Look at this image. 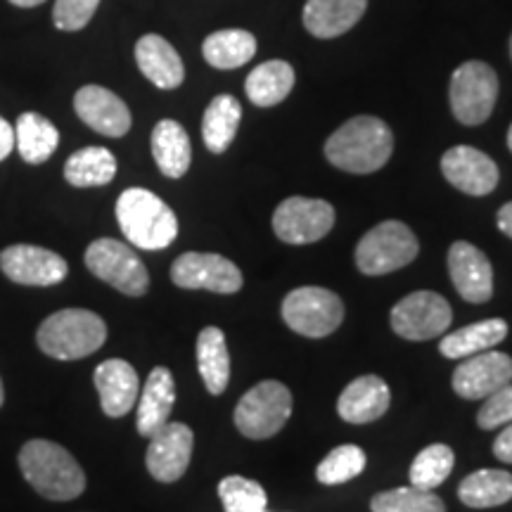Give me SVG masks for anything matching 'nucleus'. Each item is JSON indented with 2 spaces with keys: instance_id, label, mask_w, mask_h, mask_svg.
Instances as JSON below:
<instances>
[{
  "instance_id": "1",
  "label": "nucleus",
  "mask_w": 512,
  "mask_h": 512,
  "mask_svg": "<svg viewBox=\"0 0 512 512\" xmlns=\"http://www.w3.org/2000/svg\"><path fill=\"white\" fill-rule=\"evenodd\" d=\"M394 152L392 128L382 119L361 114L342 124L325 143V157L347 174H375Z\"/></svg>"
},
{
  "instance_id": "2",
  "label": "nucleus",
  "mask_w": 512,
  "mask_h": 512,
  "mask_svg": "<svg viewBox=\"0 0 512 512\" xmlns=\"http://www.w3.org/2000/svg\"><path fill=\"white\" fill-rule=\"evenodd\" d=\"M19 470L31 489L48 501H74L86 491V472L67 448L31 439L19 451Z\"/></svg>"
},
{
  "instance_id": "3",
  "label": "nucleus",
  "mask_w": 512,
  "mask_h": 512,
  "mask_svg": "<svg viewBox=\"0 0 512 512\" xmlns=\"http://www.w3.org/2000/svg\"><path fill=\"white\" fill-rule=\"evenodd\" d=\"M117 221L126 240L147 252L166 249L178 238L174 209L145 188H128L121 192L117 200Z\"/></svg>"
},
{
  "instance_id": "4",
  "label": "nucleus",
  "mask_w": 512,
  "mask_h": 512,
  "mask_svg": "<svg viewBox=\"0 0 512 512\" xmlns=\"http://www.w3.org/2000/svg\"><path fill=\"white\" fill-rule=\"evenodd\" d=\"M107 339V325L88 309H62L48 316L36 332L38 349L57 361H79L98 351Z\"/></svg>"
},
{
  "instance_id": "5",
  "label": "nucleus",
  "mask_w": 512,
  "mask_h": 512,
  "mask_svg": "<svg viewBox=\"0 0 512 512\" xmlns=\"http://www.w3.org/2000/svg\"><path fill=\"white\" fill-rule=\"evenodd\" d=\"M420 242L406 223L382 221L363 235L356 247V266L366 275H387L413 264Z\"/></svg>"
},
{
  "instance_id": "6",
  "label": "nucleus",
  "mask_w": 512,
  "mask_h": 512,
  "mask_svg": "<svg viewBox=\"0 0 512 512\" xmlns=\"http://www.w3.org/2000/svg\"><path fill=\"white\" fill-rule=\"evenodd\" d=\"M292 415V392L278 380L254 384L238 401L235 408V427L247 439H271L285 427Z\"/></svg>"
},
{
  "instance_id": "7",
  "label": "nucleus",
  "mask_w": 512,
  "mask_h": 512,
  "mask_svg": "<svg viewBox=\"0 0 512 512\" xmlns=\"http://www.w3.org/2000/svg\"><path fill=\"white\" fill-rule=\"evenodd\" d=\"M453 117L465 126H479L494 112L498 100V76L486 62L470 60L453 72L448 88Z\"/></svg>"
},
{
  "instance_id": "8",
  "label": "nucleus",
  "mask_w": 512,
  "mask_h": 512,
  "mask_svg": "<svg viewBox=\"0 0 512 512\" xmlns=\"http://www.w3.org/2000/svg\"><path fill=\"white\" fill-rule=\"evenodd\" d=\"M86 266L95 278L112 285L126 297H143L150 287V275L133 247L114 238H100L86 249Z\"/></svg>"
},
{
  "instance_id": "9",
  "label": "nucleus",
  "mask_w": 512,
  "mask_h": 512,
  "mask_svg": "<svg viewBox=\"0 0 512 512\" xmlns=\"http://www.w3.org/2000/svg\"><path fill=\"white\" fill-rule=\"evenodd\" d=\"M283 320L297 335L320 339L335 332L344 320V304L325 287H297L285 297Z\"/></svg>"
},
{
  "instance_id": "10",
  "label": "nucleus",
  "mask_w": 512,
  "mask_h": 512,
  "mask_svg": "<svg viewBox=\"0 0 512 512\" xmlns=\"http://www.w3.org/2000/svg\"><path fill=\"white\" fill-rule=\"evenodd\" d=\"M335 226V207L313 197H287L273 214V230L287 245H311Z\"/></svg>"
},
{
  "instance_id": "11",
  "label": "nucleus",
  "mask_w": 512,
  "mask_h": 512,
  "mask_svg": "<svg viewBox=\"0 0 512 512\" xmlns=\"http://www.w3.org/2000/svg\"><path fill=\"white\" fill-rule=\"evenodd\" d=\"M392 330L411 342L439 337L453 320L451 304L437 292H413L392 309Z\"/></svg>"
},
{
  "instance_id": "12",
  "label": "nucleus",
  "mask_w": 512,
  "mask_h": 512,
  "mask_svg": "<svg viewBox=\"0 0 512 512\" xmlns=\"http://www.w3.org/2000/svg\"><path fill=\"white\" fill-rule=\"evenodd\" d=\"M171 280L181 290L235 294L242 290V273L233 261L211 252H185L171 266Z\"/></svg>"
},
{
  "instance_id": "13",
  "label": "nucleus",
  "mask_w": 512,
  "mask_h": 512,
  "mask_svg": "<svg viewBox=\"0 0 512 512\" xmlns=\"http://www.w3.org/2000/svg\"><path fill=\"white\" fill-rule=\"evenodd\" d=\"M0 271L17 285L53 287L67 278L69 266L60 254L46 247L10 245L0 252Z\"/></svg>"
},
{
  "instance_id": "14",
  "label": "nucleus",
  "mask_w": 512,
  "mask_h": 512,
  "mask_svg": "<svg viewBox=\"0 0 512 512\" xmlns=\"http://www.w3.org/2000/svg\"><path fill=\"white\" fill-rule=\"evenodd\" d=\"M195 446V434L183 422H166L162 430L150 437V446L145 453L147 472L157 482H178L188 470Z\"/></svg>"
},
{
  "instance_id": "15",
  "label": "nucleus",
  "mask_w": 512,
  "mask_h": 512,
  "mask_svg": "<svg viewBox=\"0 0 512 512\" xmlns=\"http://www.w3.org/2000/svg\"><path fill=\"white\" fill-rule=\"evenodd\" d=\"M508 382H512V358L503 351L489 349L463 358L453 373V392L460 399L484 401Z\"/></svg>"
},
{
  "instance_id": "16",
  "label": "nucleus",
  "mask_w": 512,
  "mask_h": 512,
  "mask_svg": "<svg viewBox=\"0 0 512 512\" xmlns=\"http://www.w3.org/2000/svg\"><path fill=\"white\" fill-rule=\"evenodd\" d=\"M441 174L453 188L472 197H484L494 192L498 178H501L494 159L470 145H456L446 150L441 157Z\"/></svg>"
},
{
  "instance_id": "17",
  "label": "nucleus",
  "mask_w": 512,
  "mask_h": 512,
  "mask_svg": "<svg viewBox=\"0 0 512 512\" xmlns=\"http://www.w3.org/2000/svg\"><path fill=\"white\" fill-rule=\"evenodd\" d=\"M448 275L460 297L470 304H484L494 297V268L482 249L458 240L448 249Z\"/></svg>"
},
{
  "instance_id": "18",
  "label": "nucleus",
  "mask_w": 512,
  "mask_h": 512,
  "mask_svg": "<svg viewBox=\"0 0 512 512\" xmlns=\"http://www.w3.org/2000/svg\"><path fill=\"white\" fill-rule=\"evenodd\" d=\"M74 110L86 126L107 138L126 136L131 128V110L117 93L102 86H83L74 95Z\"/></svg>"
},
{
  "instance_id": "19",
  "label": "nucleus",
  "mask_w": 512,
  "mask_h": 512,
  "mask_svg": "<svg viewBox=\"0 0 512 512\" xmlns=\"http://www.w3.org/2000/svg\"><path fill=\"white\" fill-rule=\"evenodd\" d=\"M95 389L100 394V406L110 418H124L133 411L140 396V380L136 368L121 358L102 361L93 373Z\"/></svg>"
},
{
  "instance_id": "20",
  "label": "nucleus",
  "mask_w": 512,
  "mask_h": 512,
  "mask_svg": "<svg viewBox=\"0 0 512 512\" xmlns=\"http://www.w3.org/2000/svg\"><path fill=\"white\" fill-rule=\"evenodd\" d=\"M389 403H392V394H389L387 382L377 375H361L351 380L339 394L337 413L351 425H368L389 411Z\"/></svg>"
},
{
  "instance_id": "21",
  "label": "nucleus",
  "mask_w": 512,
  "mask_h": 512,
  "mask_svg": "<svg viewBox=\"0 0 512 512\" xmlns=\"http://www.w3.org/2000/svg\"><path fill=\"white\" fill-rule=\"evenodd\" d=\"M138 69L152 86L162 91H176L185 79V67L176 48L159 34H145L136 43Z\"/></svg>"
},
{
  "instance_id": "22",
  "label": "nucleus",
  "mask_w": 512,
  "mask_h": 512,
  "mask_svg": "<svg viewBox=\"0 0 512 512\" xmlns=\"http://www.w3.org/2000/svg\"><path fill=\"white\" fill-rule=\"evenodd\" d=\"M176 403V382L169 368L157 366L152 370L147 382L143 384V392L138 399V418L136 427L140 437L150 439L152 434L162 430L169 422L171 411Z\"/></svg>"
},
{
  "instance_id": "23",
  "label": "nucleus",
  "mask_w": 512,
  "mask_h": 512,
  "mask_svg": "<svg viewBox=\"0 0 512 512\" xmlns=\"http://www.w3.org/2000/svg\"><path fill=\"white\" fill-rule=\"evenodd\" d=\"M368 0H306L304 27L316 38H337L366 15Z\"/></svg>"
},
{
  "instance_id": "24",
  "label": "nucleus",
  "mask_w": 512,
  "mask_h": 512,
  "mask_svg": "<svg viewBox=\"0 0 512 512\" xmlns=\"http://www.w3.org/2000/svg\"><path fill=\"white\" fill-rule=\"evenodd\" d=\"M152 157L166 178H183L192 162L188 131L174 119H162L152 131Z\"/></svg>"
},
{
  "instance_id": "25",
  "label": "nucleus",
  "mask_w": 512,
  "mask_h": 512,
  "mask_svg": "<svg viewBox=\"0 0 512 512\" xmlns=\"http://www.w3.org/2000/svg\"><path fill=\"white\" fill-rule=\"evenodd\" d=\"M505 337H508V323L505 320H479V323H472L467 328H460L451 332V335H446L441 339L439 351L441 356L460 361V358L482 354V351H489L491 347H498Z\"/></svg>"
},
{
  "instance_id": "26",
  "label": "nucleus",
  "mask_w": 512,
  "mask_h": 512,
  "mask_svg": "<svg viewBox=\"0 0 512 512\" xmlns=\"http://www.w3.org/2000/svg\"><path fill=\"white\" fill-rule=\"evenodd\" d=\"M60 145V131L38 112H24L15 126V147L27 164H43Z\"/></svg>"
},
{
  "instance_id": "27",
  "label": "nucleus",
  "mask_w": 512,
  "mask_h": 512,
  "mask_svg": "<svg viewBox=\"0 0 512 512\" xmlns=\"http://www.w3.org/2000/svg\"><path fill=\"white\" fill-rule=\"evenodd\" d=\"M197 368L209 394L219 396L226 392L230 382V354L226 335L221 328H204L197 337Z\"/></svg>"
},
{
  "instance_id": "28",
  "label": "nucleus",
  "mask_w": 512,
  "mask_h": 512,
  "mask_svg": "<svg viewBox=\"0 0 512 512\" xmlns=\"http://www.w3.org/2000/svg\"><path fill=\"white\" fill-rule=\"evenodd\" d=\"M294 88V69L285 60H268L252 69L247 76L245 91L247 98L256 107H275L280 105Z\"/></svg>"
},
{
  "instance_id": "29",
  "label": "nucleus",
  "mask_w": 512,
  "mask_h": 512,
  "mask_svg": "<svg viewBox=\"0 0 512 512\" xmlns=\"http://www.w3.org/2000/svg\"><path fill=\"white\" fill-rule=\"evenodd\" d=\"M242 119V107L233 95H216L204 110L202 119V138L209 152L214 155H223L230 145H233L235 136H238Z\"/></svg>"
},
{
  "instance_id": "30",
  "label": "nucleus",
  "mask_w": 512,
  "mask_h": 512,
  "mask_svg": "<svg viewBox=\"0 0 512 512\" xmlns=\"http://www.w3.org/2000/svg\"><path fill=\"white\" fill-rule=\"evenodd\" d=\"M117 176V157L107 147H83L64 164V178L74 188H100Z\"/></svg>"
},
{
  "instance_id": "31",
  "label": "nucleus",
  "mask_w": 512,
  "mask_h": 512,
  "mask_svg": "<svg viewBox=\"0 0 512 512\" xmlns=\"http://www.w3.org/2000/svg\"><path fill=\"white\" fill-rule=\"evenodd\" d=\"M202 55L214 69H238L256 55V38L245 29H221L204 38Z\"/></svg>"
},
{
  "instance_id": "32",
  "label": "nucleus",
  "mask_w": 512,
  "mask_h": 512,
  "mask_svg": "<svg viewBox=\"0 0 512 512\" xmlns=\"http://www.w3.org/2000/svg\"><path fill=\"white\" fill-rule=\"evenodd\" d=\"M458 498L467 508H498L512 501V475L505 470H477L458 486Z\"/></svg>"
},
{
  "instance_id": "33",
  "label": "nucleus",
  "mask_w": 512,
  "mask_h": 512,
  "mask_svg": "<svg viewBox=\"0 0 512 512\" xmlns=\"http://www.w3.org/2000/svg\"><path fill=\"white\" fill-rule=\"evenodd\" d=\"M453 465H456V453H453L451 446L446 444H432L415 456L411 472V486L422 491H434L448 479L453 472Z\"/></svg>"
},
{
  "instance_id": "34",
  "label": "nucleus",
  "mask_w": 512,
  "mask_h": 512,
  "mask_svg": "<svg viewBox=\"0 0 512 512\" xmlns=\"http://www.w3.org/2000/svg\"><path fill=\"white\" fill-rule=\"evenodd\" d=\"M366 463V451H363L361 446L344 444L332 448L328 456L320 460V465L316 467V477L320 484H344L361 475V472L366 470Z\"/></svg>"
},
{
  "instance_id": "35",
  "label": "nucleus",
  "mask_w": 512,
  "mask_h": 512,
  "mask_svg": "<svg viewBox=\"0 0 512 512\" xmlns=\"http://www.w3.org/2000/svg\"><path fill=\"white\" fill-rule=\"evenodd\" d=\"M373 512H446V505L434 491H422L415 486L382 491L370 501Z\"/></svg>"
},
{
  "instance_id": "36",
  "label": "nucleus",
  "mask_w": 512,
  "mask_h": 512,
  "mask_svg": "<svg viewBox=\"0 0 512 512\" xmlns=\"http://www.w3.org/2000/svg\"><path fill=\"white\" fill-rule=\"evenodd\" d=\"M219 498L226 512H264L268 503L264 486L240 475L221 479Z\"/></svg>"
},
{
  "instance_id": "37",
  "label": "nucleus",
  "mask_w": 512,
  "mask_h": 512,
  "mask_svg": "<svg viewBox=\"0 0 512 512\" xmlns=\"http://www.w3.org/2000/svg\"><path fill=\"white\" fill-rule=\"evenodd\" d=\"M100 0H55L53 24L60 31H81L88 27Z\"/></svg>"
},
{
  "instance_id": "38",
  "label": "nucleus",
  "mask_w": 512,
  "mask_h": 512,
  "mask_svg": "<svg viewBox=\"0 0 512 512\" xmlns=\"http://www.w3.org/2000/svg\"><path fill=\"white\" fill-rule=\"evenodd\" d=\"M512 422V382L486 396L484 406L477 413V425L482 430H498L501 425Z\"/></svg>"
},
{
  "instance_id": "39",
  "label": "nucleus",
  "mask_w": 512,
  "mask_h": 512,
  "mask_svg": "<svg viewBox=\"0 0 512 512\" xmlns=\"http://www.w3.org/2000/svg\"><path fill=\"white\" fill-rule=\"evenodd\" d=\"M494 456L503 463H512V422H508V427L494 441Z\"/></svg>"
},
{
  "instance_id": "40",
  "label": "nucleus",
  "mask_w": 512,
  "mask_h": 512,
  "mask_svg": "<svg viewBox=\"0 0 512 512\" xmlns=\"http://www.w3.org/2000/svg\"><path fill=\"white\" fill-rule=\"evenodd\" d=\"M12 150H15V128L0 117V162H5Z\"/></svg>"
},
{
  "instance_id": "41",
  "label": "nucleus",
  "mask_w": 512,
  "mask_h": 512,
  "mask_svg": "<svg viewBox=\"0 0 512 512\" xmlns=\"http://www.w3.org/2000/svg\"><path fill=\"white\" fill-rule=\"evenodd\" d=\"M496 223H498V228H501V233H505L508 238H512V202L503 204V207L498 209Z\"/></svg>"
},
{
  "instance_id": "42",
  "label": "nucleus",
  "mask_w": 512,
  "mask_h": 512,
  "mask_svg": "<svg viewBox=\"0 0 512 512\" xmlns=\"http://www.w3.org/2000/svg\"><path fill=\"white\" fill-rule=\"evenodd\" d=\"M10 3L15 5V8H36V5L46 3V0H10Z\"/></svg>"
},
{
  "instance_id": "43",
  "label": "nucleus",
  "mask_w": 512,
  "mask_h": 512,
  "mask_svg": "<svg viewBox=\"0 0 512 512\" xmlns=\"http://www.w3.org/2000/svg\"><path fill=\"white\" fill-rule=\"evenodd\" d=\"M5 401V389H3V380H0V406H3Z\"/></svg>"
},
{
  "instance_id": "44",
  "label": "nucleus",
  "mask_w": 512,
  "mask_h": 512,
  "mask_svg": "<svg viewBox=\"0 0 512 512\" xmlns=\"http://www.w3.org/2000/svg\"><path fill=\"white\" fill-rule=\"evenodd\" d=\"M508 147H510V152H512V124H510V131H508Z\"/></svg>"
},
{
  "instance_id": "45",
  "label": "nucleus",
  "mask_w": 512,
  "mask_h": 512,
  "mask_svg": "<svg viewBox=\"0 0 512 512\" xmlns=\"http://www.w3.org/2000/svg\"><path fill=\"white\" fill-rule=\"evenodd\" d=\"M510 57H512V38H510Z\"/></svg>"
},
{
  "instance_id": "46",
  "label": "nucleus",
  "mask_w": 512,
  "mask_h": 512,
  "mask_svg": "<svg viewBox=\"0 0 512 512\" xmlns=\"http://www.w3.org/2000/svg\"><path fill=\"white\" fill-rule=\"evenodd\" d=\"M264 512H266V510H264Z\"/></svg>"
}]
</instances>
